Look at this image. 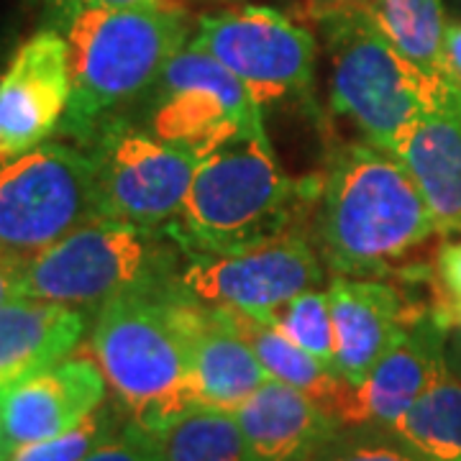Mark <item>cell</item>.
Listing matches in <instances>:
<instances>
[{"mask_svg":"<svg viewBox=\"0 0 461 461\" xmlns=\"http://www.w3.org/2000/svg\"><path fill=\"white\" fill-rule=\"evenodd\" d=\"M436 221L402 162L375 144L329 157L313 211L315 251L339 277H372L436 233Z\"/></svg>","mask_w":461,"mask_h":461,"instance_id":"cell-1","label":"cell"},{"mask_svg":"<svg viewBox=\"0 0 461 461\" xmlns=\"http://www.w3.org/2000/svg\"><path fill=\"white\" fill-rule=\"evenodd\" d=\"M321 177L293 180L267 131L244 136L203 159L169 233L185 254H223L300 233L313 215Z\"/></svg>","mask_w":461,"mask_h":461,"instance_id":"cell-2","label":"cell"},{"mask_svg":"<svg viewBox=\"0 0 461 461\" xmlns=\"http://www.w3.org/2000/svg\"><path fill=\"white\" fill-rule=\"evenodd\" d=\"M65 39L72 93L59 133L85 149L157 87L185 47L187 18L165 8L85 11L67 23Z\"/></svg>","mask_w":461,"mask_h":461,"instance_id":"cell-3","label":"cell"},{"mask_svg":"<svg viewBox=\"0 0 461 461\" xmlns=\"http://www.w3.org/2000/svg\"><path fill=\"white\" fill-rule=\"evenodd\" d=\"M182 262L167 229L98 218L26 262L21 297L98 313L115 297L175 293Z\"/></svg>","mask_w":461,"mask_h":461,"instance_id":"cell-4","label":"cell"},{"mask_svg":"<svg viewBox=\"0 0 461 461\" xmlns=\"http://www.w3.org/2000/svg\"><path fill=\"white\" fill-rule=\"evenodd\" d=\"M167 295L115 297L95 313L90 330V354L115 402L129 420L157 436L200 411L187 348L167 315Z\"/></svg>","mask_w":461,"mask_h":461,"instance_id":"cell-5","label":"cell"},{"mask_svg":"<svg viewBox=\"0 0 461 461\" xmlns=\"http://www.w3.org/2000/svg\"><path fill=\"white\" fill-rule=\"evenodd\" d=\"M321 23L330 51V105L351 118L369 144L393 151L423 115L461 108V87L451 77H433L408 62L351 11Z\"/></svg>","mask_w":461,"mask_h":461,"instance_id":"cell-6","label":"cell"},{"mask_svg":"<svg viewBox=\"0 0 461 461\" xmlns=\"http://www.w3.org/2000/svg\"><path fill=\"white\" fill-rule=\"evenodd\" d=\"M95 167L75 144L44 141L0 165V254L29 262L98 221Z\"/></svg>","mask_w":461,"mask_h":461,"instance_id":"cell-7","label":"cell"},{"mask_svg":"<svg viewBox=\"0 0 461 461\" xmlns=\"http://www.w3.org/2000/svg\"><path fill=\"white\" fill-rule=\"evenodd\" d=\"M149 131L195 162L233 141L264 133L262 105L215 57L182 47L149 93Z\"/></svg>","mask_w":461,"mask_h":461,"instance_id":"cell-8","label":"cell"},{"mask_svg":"<svg viewBox=\"0 0 461 461\" xmlns=\"http://www.w3.org/2000/svg\"><path fill=\"white\" fill-rule=\"evenodd\" d=\"M83 151L95 167L100 218L147 229L177 221L200 165L129 121L105 126Z\"/></svg>","mask_w":461,"mask_h":461,"instance_id":"cell-9","label":"cell"},{"mask_svg":"<svg viewBox=\"0 0 461 461\" xmlns=\"http://www.w3.org/2000/svg\"><path fill=\"white\" fill-rule=\"evenodd\" d=\"M190 47L215 57L259 105L305 95L313 85V33L269 5L200 16Z\"/></svg>","mask_w":461,"mask_h":461,"instance_id":"cell-10","label":"cell"},{"mask_svg":"<svg viewBox=\"0 0 461 461\" xmlns=\"http://www.w3.org/2000/svg\"><path fill=\"white\" fill-rule=\"evenodd\" d=\"M326 282L323 259L300 233L257 247L185 254L177 290L211 308H229L267 321L280 305Z\"/></svg>","mask_w":461,"mask_h":461,"instance_id":"cell-11","label":"cell"},{"mask_svg":"<svg viewBox=\"0 0 461 461\" xmlns=\"http://www.w3.org/2000/svg\"><path fill=\"white\" fill-rule=\"evenodd\" d=\"M72 77L65 33L41 29L26 39L0 75V165L59 131Z\"/></svg>","mask_w":461,"mask_h":461,"instance_id":"cell-12","label":"cell"},{"mask_svg":"<svg viewBox=\"0 0 461 461\" xmlns=\"http://www.w3.org/2000/svg\"><path fill=\"white\" fill-rule=\"evenodd\" d=\"M446 336L448 323L441 313L411 315L372 372L351 384L341 426L393 429L446 369Z\"/></svg>","mask_w":461,"mask_h":461,"instance_id":"cell-13","label":"cell"},{"mask_svg":"<svg viewBox=\"0 0 461 461\" xmlns=\"http://www.w3.org/2000/svg\"><path fill=\"white\" fill-rule=\"evenodd\" d=\"M165 308L187 348L200 411L236 412L272 379L223 308L203 305L180 290L165 297Z\"/></svg>","mask_w":461,"mask_h":461,"instance_id":"cell-14","label":"cell"},{"mask_svg":"<svg viewBox=\"0 0 461 461\" xmlns=\"http://www.w3.org/2000/svg\"><path fill=\"white\" fill-rule=\"evenodd\" d=\"M108 400V382L95 359L67 357L0 393L8 444L47 441L80 426Z\"/></svg>","mask_w":461,"mask_h":461,"instance_id":"cell-15","label":"cell"},{"mask_svg":"<svg viewBox=\"0 0 461 461\" xmlns=\"http://www.w3.org/2000/svg\"><path fill=\"white\" fill-rule=\"evenodd\" d=\"M249 461H313L344 426L308 395L267 379L233 412Z\"/></svg>","mask_w":461,"mask_h":461,"instance_id":"cell-16","label":"cell"},{"mask_svg":"<svg viewBox=\"0 0 461 461\" xmlns=\"http://www.w3.org/2000/svg\"><path fill=\"white\" fill-rule=\"evenodd\" d=\"M329 297L336 329V372L348 384H359L411 315L395 287L382 280L333 277Z\"/></svg>","mask_w":461,"mask_h":461,"instance_id":"cell-17","label":"cell"},{"mask_svg":"<svg viewBox=\"0 0 461 461\" xmlns=\"http://www.w3.org/2000/svg\"><path fill=\"white\" fill-rule=\"evenodd\" d=\"M87 313L59 303L16 297L0 308V393L75 354Z\"/></svg>","mask_w":461,"mask_h":461,"instance_id":"cell-18","label":"cell"},{"mask_svg":"<svg viewBox=\"0 0 461 461\" xmlns=\"http://www.w3.org/2000/svg\"><path fill=\"white\" fill-rule=\"evenodd\" d=\"M390 154L411 172L438 233L461 230V108L423 115Z\"/></svg>","mask_w":461,"mask_h":461,"instance_id":"cell-19","label":"cell"},{"mask_svg":"<svg viewBox=\"0 0 461 461\" xmlns=\"http://www.w3.org/2000/svg\"><path fill=\"white\" fill-rule=\"evenodd\" d=\"M223 311L233 323V329L239 330L249 341V346L257 351V357H259V362H262L269 377L293 387L303 395H308L323 411L330 412L336 420L341 418L351 384L336 369L318 362L315 357L303 351L290 339H285L280 330L262 318L229 311V308H223Z\"/></svg>","mask_w":461,"mask_h":461,"instance_id":"cell-20","label":"cell"},{"mask_svg":"<svg viewBox=\"0 0 461 461\" xmlns=\"http://www.w3.org/2000/svg\"><path fill=\"white\" fill-rule=\"evenodd\" d=\"M377 32L397 54L433 77H451L446 69V23L441 0H351L348 8Z\"/></svg>","mask_w":461,"mask_h":461,"instance_id":"cell-21","label":"cell"},{"mask_svg":"<svg viewBox=\"0 0 461 461\" xmlns=\"http://www.w3.org/2000/svg\"><path fill=\"white\" fill-rule=\"evenodd\" d=\"M390 430L420 459L461 461V372L451 359Z\"/></svg>","mask_w":461,"mask_h":461,"instance_id":"cell-22","label":"cell"},{"mask_svg":"<svg viewBox=\"0 0 461 461\" xmlns=\"http://www.w3.org/2000/svg\"><path fill=\"white\" fill-rule=\"evenodd\" d=\"M165 461H249L233 412L198 411L159 433Z\"/></svg>","mask_w":461,"mask_h":461,"instance_id":"cell-23","label":"cell"},{"mask_svg":"<svg viewBox=\"0 0 461 461\" xmlns=\"http://www.w3.org/2000/svg\"><path fill=\"white\" fill-rule=\"evenodd\" d=\"M267 323H272L285 339H290L321 364L336 369V329L329 290L318 287L300 293L269 315Z\"/></svg>","mask_w":461,"mask_h":461,"instance_id":"cell-24","label":"cell"},{"mask_svg":"<svg viewBox=\"0 0 461 461\" xmlns=\"http://www.w3.org/2000/svg\"><path fill=\"white\" fill-rule=\"evenodd\" d=\"M129 423V415L118 402L105 400L98 411L87 415L80 426L65 430L47 441L16 446L8 461H83L95 448L108 444Z\"/></svg>","mask_w":461,"mask_h":461,"instance_id":"cell-25","label":"cell"},{"mask_svg":"<svg viewBox=\"0 0 461 461\" xmlns=\"http://www.w3.org/2000/svg\"><path fill=\"white\" fill-rule=\"evenodd\" d=\"M313 461H426L387 429H344Z\"/></svg>","mask_w":461,"mask_h":461,"instance_id":"cell-26","label":"cell"},{"mask_svg":"<svg viewBox=\"0 0 461 461\" xmlns=\"http://www.w3.org/2000/svg\"><path fill=\"white\" fill-rule=\"evenodd\" d=\"M83 461H165V448L157 433L129 420L108 444L95 448Z\"/></svg>","mask_w":461,"mask_h":461,"instance_id":"cell-27","label":"cell"},{"mask_svg":"<svg viewBox=\"0 0 461 461\" xmlns=\"http://www.w3.org/2000/svg\"><path fill=\"white\" fill-rule=\"evenodd\" d=\"M50 29H67V23L85 11H121V8H159L157 0H44Z\"/></svg>","mask_w":461,"mask_h":461,"instance_id":"cell-28","label":"cell"},{"mask_svg":"<svg viewBox=\"0 0 461 461\" xmlns=\"http://www.w3.org/2000/svg\"><path fill=\"white\" fill-rule=\"evenodd\" d=\"M438 280L451 303H461V241H448L438 251L436 259Z\"/></svg>","mask_w":461,"mask_h":461,"instance_id":"cell-29","label":"cell"},{"mask_svg":"<svg viewBox=\"0 0 461 461\" xmlns=\"http://www.w3.org/2000/svg\"><path fill=\"white\" fill-rule=\"evenodd\" d=\"M23 259L3 257L0 254V308L11 300L21 297V282H23Z\"/></svg>","mask_w":461,"mask_h":461,"instance_id":"cell-30","label":"cell"},{"mask_svg":"<svg viewBox=\"0 0 461 461\" xmlns=\"http://www.w3.org/2000/svg\"><path fill=\"white\" fill-rule=\"evenodd\" d=\"M444 57L451 80L461 87V23H448L444 41Z\"/></svg>","mask_w":461,"mask_h":461,"instance_id":"cell-31","label":"cell"},{"mask_svg":"<svg viewBox=\"0 0 461 461\" xmlns=\"http://www.w3.org/2000/svg\"><path fill=\"white\" fill-rule=\"evenodd\" d=\"M351 0H303V8H305V16L315 18V21H323V18L333 16V14H341L348 8Z\"/></svg>","mask_w":461,"mask_h":461,"instance_id":"cell-32","label":"cell"},{"mask_svg":"<svg viewBox=\"0 0 461 461\" xmlns=\"http://www.w3.org/2000/svg\"><path fill=\"white\" fill-rule=\"evenodd\" d=\"M193 3H211V0H157L159 8H165V11H177V14H185Z\"/></svg>","mask_w":461,"mask_h":461,"instance_id":"cell-33","label":"cell"},{"mask_svg":"<svg viewBox=\"0 0 461 461\" xmlns=\"http://www.w3.org/2000/svg\"><path fill=\"white\" fill-rule=\"evenodd\" d=\"M441 318H444L448 326H459L461 329V303H451L446 311H438Z\"/></svg>","mask_w":461,"mask_h":461,"instance_id":"cell-34","label":"cell"},{"mask_svg":"<svg viewBox=\"0 0 461 461\" xmlns=\"http://www.w3.org/2000/svg\"><path fill=\"white\" fill-rule=\"evenodd\" d=\"M0 448H14L8 444V436H5V426H3V418H0Z\"/></svg>","mask_w":461,"mask_h":461,"instance_id":"cell-35","label":"cell"},{"mask_svg":"<svg viewBox=\"0 0 461 461\" xmlns=\"http://www.w3.org/2000/svg\"><path fill=\"white\" fill-rule=\"evenodd\" d=\"M11 451H14V448H0V461L11 459Z\"/></svg>","mask_w":461,"mask_h":461,"instance_id":"cell-36","label":"cell"}]
</instances>
